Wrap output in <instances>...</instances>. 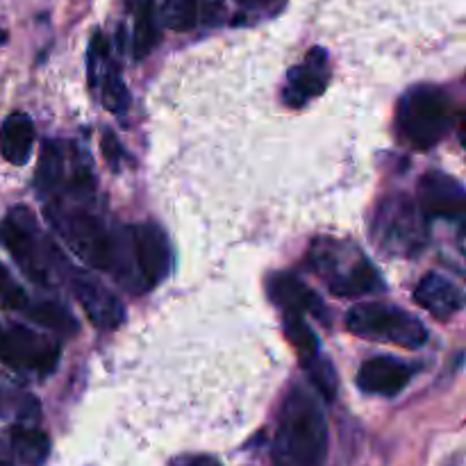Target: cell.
<instances>
[{
  "label": "cell",
  "instance_id": "cell-1",
  "mask_svg": "<svg viewBox=\"0 0 466 466\" xmlns=\"http://www.w3.org/2000/svg\"><path fill=\"white\" fill-rule=\"evenodd\" d=\"M276 444L285 466H326V414L305 390H291L285 399Z\"/></svg>",
  "mask_w": 466,
  "mask_h": 466
},
{
  "label": "cell",
  "instance_id": "cell-2",
  "mask_svg": "<svg viewBox=\"0 0 466 466\" xmlns=\"http://www.w3.org/2000/svg\"><path fill=\"white\" fill-rule=\"evenodd\" d=\"M453 126L451 98L435 86H414L399 103V130L414 148H432Z\"/></svg>",
  "mask_w": 466,
  "mask_h": 466
},
{
  "label": "cell",
  "instance_id": "cell-3",
  "mask_svg": "<svg viewBox=\"0 0 466 466\" xmlns=\"http://www.w3.org/2000/svg\"><path fill=\"white\" fill-rule=\"evenodd\" d=\"M373 244L387 255H417L426 246L428 221L410 196H387L373 214Z\"/></svg>",
  "mask_w": 466,
  "mask_h": 466
},
{
  "label": "cell",
  "instance_id": "cell-4",
  "mask_svg": "<svg viewBox=\"0 0 466 466\" xmlns=\"http://www.w3.org/2000/svg\"><path fill=\"white\" fill-rule=\"evenodd\" d=\"M309 264L319 276L326 278L332 294L341 299H355L382 289V278L376 267L360 255V250L349 262V253H344V246L337 241L319 239L309 250Z\"/></svg>",
  "mask_w": 466,
  "mask_h": 466
},
{
  "label": "cell",
  "instance_id": "cell-5",
  "mask_svg": "<svg viewBox=\"0 0 466 466\" xmlns=\"http://www.w3.org/2000/svg\"><path fill=\"white\" fill-rule=\"evenodd\" d=\"M346 326L362 339L390 341L400 349H421L428 341V330L417 317L396 305L362 303L346 314Z\"/></svg>",
  "mask_w": 466,
  "mask_h": 466
},
{
  "label": "cell",
  "instance_id": "cell-6",
  "mask_svg": "<svg viewBox=\"0 0 466 466\" xmlns=\"http://www.w3.org/2000/svg\"><path fill=\"white\" fill-rule=\"evenodd\" d=\"M53 223L62 232L68 248L91 268L98 271L118 268L116 237L98 217L89 212H64L53 217Z\"/></svg>",
  "mask_w": 466,
  "mask_h": 466
},
{
  "label": "cell",
  "instance_id": "cell-7",
  "mask_svg": "<svg viewBox=\"0 0 466 466\" xmlns=\"http://www.w3.org/2000/svg\"><path fill=\"white\" fill-rule=\"evenodd\" d=\"M3 241L30 280H35L36 285H50V273H53L50 259L55 255L48 253L50 244L41 237L32 212H27L25 208H14L3 223Z\"/></svg>",
  "mask_w": 466,
  "mask_h": 466
},
{
  "label": "cell",
  "instance_id": "cell-8",
  "mask_svg": "<svg viewBox=\"0 0 466 466\" xmlns=\"http://www.w3.org/2000/svg\"><path fill=\"white\" fill-rule=\"evenodd\" d=\"M59 346L25 326L0 328V362L18 371L46 376L57 367Z\"/></svg>",
  "mask_w": 466,
  "mask_h": 466
},
{
  "label": "cell",
  "instance_id": "cell-9",
  "mask_svg": "<svg viewBox=\"0 0 466 466\" xmlns=\"http://www.w3.org/2000/svg\"><path fill=\"white\" fill-rule=\"evenodd\" d=\"M130 246L144 287L159 285L171 268V248L167 235L155 223H139L130 228Z\"/></svg>",
  "mask_w": 466,
  "mask_h": 466
},
{
  "label": "cell",
  "instance_id": "cell-10",
  "mask_svg": "<svg viewBox=\"0 0 466 466\" xmlns=\"http://www.w3.org/2000/svg\"><path fill=\"white\" fill-rule=\"evenodd\" d=\"M86 68H89V85L100 89V98L112 112H123L127 107V91L123 85L121 71L109 55L107 36L96 32L89 44L86 55Z\"/></svg>",
  "mask_w": 466,
  "mask_h": 466
},
{
  "label": "cell",
  "instance_id": "cell-11",
  "mask_svg": "<svg viewBox=\"0 0 466 466\" xmlns=\"http://www.w3.org/2000/svg\"><path fill=\"white\" fill-rule=\"evenodd\" d=\"M419 209L423 218H460L466 209L462 182L441 171H431L419 182Z\"/></svg>",
  "mask_w": 466,
  "mask_h": 466
},
{
  "label": "cell",
  "instance_id": "cell-12",
  "mask_svg": "<svg viewBox=\"0 0 466 466\" xmlns=\"http://www.w3.org/2000/svg\"><path fill=\"white\" fill-rule=\"evenodd\" d=\"M328 80H330V66H328V55L323 48H312L308 57L296 64L287 73V85L282 91V98L291 107H303L312 98L326 91Z\"/></svg>",
  "mask_w": 466,
  "mask_h": 466
},
{
  "label": "cell",
  "instance_id": "cell-13",
  "mask_svg": "<svg viewBox=\"0 0 466 466\" xmlns=\"http://www.w3.org/2000/svg\"><path fill=\"white\" fill-rule=\"evenodd\" d=\"M414 373H417L414 364L399 358H390V355H380V358L367 360L360 367L358 387L364 394L396 396L410 385Z\"/></svg>",
  "mask_w": 466,
  "mask_h": 466
},
{
  "label": "cell",
  "instance_id": "cell-14",
  "mask_svg": "<svg viewBox=\"0 0 466 466\" xmlns=\"http://www.w3.org/2000/svg\"><path fill=\"white\" fill-rule=\"evenodd\" d=\"M71 289L94 326L103 328V330H112L126 319V309H123L121 300L112 291L105 289L100 282H96L94 278L85 276V273H76L71 278Z\"/></svg>",
  "mask_w": 466,
  "mask_h": 466
},
{
  "label": "cell",
  "instance_id": "cell-15",
  "mask_svg": "<svg viewBox=\"0 0 466 466\" xmlns=\"http://www.w3.org/2000/svg\"><path fill=\"white\" fill-rule=\"evenodd\" d=\"M414 300L440 321H449L464 308V291L440 273H428L414 289Z\"/></svg>",
  "mask_w": 466,
  "mask_h": 466
},
{
  "label": "cell",
  "instance_id": "cell-16",
  "mask_svg": "<svg viewBox=\"0 0 466 466\" xmlns=\"http://www.w3.org/2000/svg\"><path fill=\"white\" fill-rule=\"evenodd\" d=\"M268 299L285 309V314H296V317H305V314H314L321 317L323 314V300L291 273H278V276L268 278Z\"/></svg>",
  "mask_w": 466,
  "mask_h": 466
},
{
  "label": "cell",
  "instance_id": "cell-17",
  "mask_svg": "<svg viewBox=\"0 0 466 466\" xmlns=\"http://www.w3.org/2000/svg\"><path fill=\"white\" fill-rule=\"evenodd\" d=\"M32 144H35V126L27 114H9L0 127V153L9 164H23L30 159Z\"/></svg>",
  "mask_w": 466,
  "mask_h": 466
},
{
  "label": "cell",
  "instance_id": "cell-18",
  "mask_svg": "<svg viewBox=\"0 0 466 466\" xmlns=\"http://www.w3.org/2000/svg\"><path fill=\"white\" fill-rule=\"evenodd\" d=\"M159 41L157 14L155 0H137L135 5V32H132V53L137 59H144L153 53Z\"/></svg>",
  "mask_w": 466,
  "mask_h": 466
},
{
  "label": "cell",
  "instance_id": "cell-19",
  "mask_svg": "<svg viewBox=\"0 0 466 466\" xmlns=\"http://www.w3.org/2000/svg\"><path fill=\"white\" fill-rule=\"evenodd\" d=\"M12 446L14 453L18 455L23 464L27 466H41L48 458L50 451V440L48 435H44L36 428L27 426H16L12 431Z\"/></svg>",
  "mask_w": 466,
  "mask_h": 466
},
{
  "label": "cell",
  "instance_id": "cell-20",
  "mask_svg": "<svg viewBox=\"0 0 466 466\" xmlns=\"http://www.w3.org/2000/svg\"><path fill=\"white\" fill-rule=\"evenodd\" d=\"M27 317L32 319L39 326L50 328L55 332H62V335H73L77 332V321L73 319V314L68 312L64 305L55 303V300H41V303L25 305Z\"/></svg>",
  "mask_w": 466,
  "mask_h": 466
},
{
  "label": "cell",
  "instance_id": "cell-21",
  "mask_svg": "<svg viewBox=\"0 0 466 466\" xmlns=\"http://www.w3.org/2000/svg\"><path fill=\"white\" fill-rule=\"evenodd\" d=\"M64 180V153L55 141H48L41 150L39 167H36V189L41 194H50Z\"/></svg>",
  "mask_w": 466,
  "mask_h": 466
},
{
  "label": "cell",
  "instance_id": "cell-22",
  "mask_svg": "<svg viewBox=\"0 0 466 466\" xmlns=\"http://www.w3.org/2000/svg\"><path fill=\"white\" fill-rule=\"evenodd\" d=\"M305 371H308L309 380H312L314 390L323 396V400L330 403L332 399L337 396V373L335 367H332L330 360L326 355L317 353L314 358L305 360Z\"/></svg>",
  "mask_w": 466,
  "mask_h": 466
},
{
  "label": "cell",
  "instance_id": "cell-23",
  "mask_svg": "<svg viewBox=\"0 0 466 466\" xmlns=\"http://www.w3.org/2000/svg\"><path fill=\"white\" fill-rule=\"evenodd\" d=\"M285 335L287 339L291 341L296 350H299L300 360H309L314 358L319 350V339L317 335L312 332V328L305 323V317H296V314H285Z\"/></svg>",
  "mask_w": 466,
  "mask_h": 466
},
{
  "label": "cell",
  "instance_id": "cell-24",
  "mask_svg": "<svg viewBox=\"0 0 466 466\" xmlns=\"http://www.w3.org/2000/svg\"><path fill=\"white\" fill-rule=\"evenodd\" d=\"M164 25L187 32L198 23V0H167L162 7Z\"/></svg>",
  "mask_w": 466,
  "mask_h": 466
},
{
  "label": "cell",
  "instance_id": "cell-25",
  "mask_svg": "<svg viewBox=\"0 0 466 466\" xmlns=\"http://www.w3.org/2000/svg\"><path fill=\"white\" fill-rule=\"evenodd\" d=\"M0 303L9 309H25V305L30 303L25 291L14 282V278L9 276L3 264H0Z\"/></svg>",
  "mask_w": 466,
  "mask_h": 466
},
{
  "label": "cell",
  "instance_id": "cell-26",
  "mask_svg": "<svg viewBox=\"0 0 466 466\" xmlns=\"http://www.w3.org/2000/svg\"><path fill=\"white\" fill-rule=\"evenodd\" d=\"M198 16L205 25H218L226 18V0H198Z\"/></svg>",
  "mask_w": 466,
  "mask_h": 466
},
{
  "label": "cell",
  "instance_id": "cell-27",
  "mask_svg": "<svg viewBox=\"0 0 466 466\" xmlns=\"http://www.w3.org/2000/svg\"><path fill=\"white\" fill-rule=\"evenodd\" d=\"M103 153L105 157H107V162L112 164V167H116L118 157H121V144H118L116 137H114L112 132H105L103 135Z\"/></svg>",
  "mask_w": 466,
  "mask_h": 466
},
{
  "label": "cell",
  "instance_id": "cell-28",
  "mask_svg": "<svg viewBox=\"0 0 466 466\" xmlns=\"http://www.w3.org/2000/svg\"><path fill=\"white\" fill-rule=\"evenodd\" d=\"M239 5H244V7H264V5H268L271 0H237Z\"/></svg>",
  "mask_w": 466,
  "mask_h": 466
},
{
  "label": "cell",
  "instance_id": "cell-29",
  "mask_svg": "<svg viewBox=\"0 0 466 466\" xmlns=\"http://www.w3.org/2000/svg\"><path fill=\"white\" fill-rule=\"evenodd\" d=\"M191 466H221L217 462V460H212V458H198V460H194V462H191Z\"/></svg>",
  "mask_w": 466,
  "mask_h": 466
},
{
  "label": "cell",
  "instance_id": "cell-30",
  "mask_svg": "<svg viewBox=\"0 0 466 466\" xmlns=\"http://www.w3.org/2000/svg\"><path fill=\"white\" fill-rule=\"evenodd\" d=\"M5 41H7V35H5V32L0 30V44H5Z\"/></svg>",
  "mask_w": 466,
  "mask_h": 466
},
{
  "label": "cell",
  "instance_id": "cell-31",
  "mask_svg": "<svg viewBox=\"0 0 466 466\" xmlns=\"http://www.w3.org/2000/svg\"><path fill=\"white\" fill-rule=\"evenodd\" d=\"M0 466H12V464H7V462H3V460H0Z\"/></svg>",
  "mask_w": 466,
  "mask_h": 466
}]
</instances>
